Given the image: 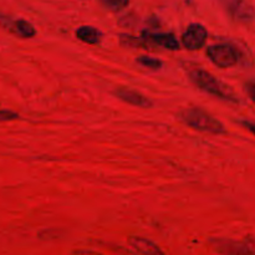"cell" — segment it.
Returning <instances> with one entry per match:
<instances>
[{"instance_id":"6da1fadb","label":"cell","mask_w":255,"mask_h":255,"mask_svg":"<svg viewBox=\"0 0 255 255\" xmlns=\"http://www.w3.org/2000/svg\"><path fill=\"white\" fill-rule=\"evenodd\" d=\"M189 79L198 89L212 95V96L218 97V99L231 102V104H241L238 94L229 85L217 79L214 75L206 71V70L196 67L189 72Z\"/></svg>"},{"instance_id":"7a4b0ae2","label":"cell","mask_w":255,"mask_h":255,"mask_svg":"<svg viewBox=\"0 0 255 255\" xmlns=\"http://www.w3.org/2000/svg\"><path fill=\"white\" fill-rule=\"evenodd\" d=\"M179 120L191 128L199 132H207L212 134H226V126L218 119L209 115L199 107H189L182 110L178 114Z\"/></svg>"},{"instance_id":"3957f363","label":"cell","mask_w":255,"mask_h":255,"mask_svg":"<svg viewBox=\"0 0 255 255\" xmlns=\"http://www.w3.org/2000/svg\"><path fill=\"white\" fill-rule=\"evenodd\" d=\"M209 247L218 255H255L253 234H248L241 241L231 238H211Z\"/></svg>"},{"instance_id":"277c9868","label":"cell","mask_w":255,"mask_h":255,"mask_svg":"<svg viewBox=\"0 0 255 255\" xmlns=\"http://www.w3.org/2000/svg\"><path fill=\"white\" fill-rule=\"evenodd\" d=\"M207 56L216 66L221 69H229L238 64L241 59L239 50L229 44L211 45L207 49Z\"/></svg>"},{"instance_id":"5b68a950","label":"cell","mask_w":255,"mask_h":255,"mask_svg":"<svg viewBox=\"0 0 255 255\" xmlns=\"http://www.w3.org/2000/svg\"><path fill=\"white\" fill-rule=\"evenodd\" d=\"M141 37L144 40L148 50L154 46L163 47V49L171 50V51L179 50L178 40L172 32H154L149 31V30H143L141 32Z\"/></svg>"},{"instance_id":"8992f818","label":"cell","mask_w":255,"mask_h":255,"mask_svg":"<svg viewBox=\"0 0 255 255\" xmlns=\"http://www.w3.org/2000/svg\"><path fill=\"white\" fill-rule=\"evenodd\" d=\"M207 37H208V31L206 27L202 24L194 22L189 25L182 35V44L189 51H196L204 46Z\"/></svg>"},{"instance_id":"52a82bcc","label":"cell","mask_w":255,"mask_h":255,"mask_svg":"<svg viewBox=\"0 0 255 255\" xmlns=\"http://www.w3.org/2000/svg\"><path fill=\"white\" fill-rule=\"evenodd\" d=\"M0 25H1L5 30L11 32L12 35H16V36L19 37H24V39H31V37H34L35 35H36V29H35L34 25H32L31 22L27 21V20H12L10 19L9 16L0 15Z\"/></svg>"},{"instance_id":"ba28073f","label":"cell","mask_w":255,"mask_h":255,"mask_svg":"<svg viewBox=\"0 0 255 255\" xmlns=\"http://www.w3.org/2000/svg\"><path fill=\"white\" fill-rule=\"evenodd\" d=\"M221 1L223 2L227 11L234 20L244 22V24H249L253 21V7L246 0H221Z\"/></svg>"},{"instance_id":"9c48e42d","label":"cell","mask_w":255,"mask_h":255,"mask_svg":"<svg viewBox=\"0 0 255 255\" xmlns=\"http://www.w3.org/2000/svg\"><path fill=\"white\" fill-rule=\"evenodd\" d=\"M114 95L121 101L126 104L132 105V106L142 107V109H151L153 106V101L149 100L144 95L139 94L136 90L128 89V87H119L114 91Z\"/></svg>"},{"instance_id":"30bf717a","label":"cell","mask_w":255,"mask_h":255,"mask_svg":"<svg viewBox=\"0 0 255 255\" xmlns=\"http://www.w3.org/2000/svg\"><path fill=\"white\" fill-rule=\"evenodd\" d=\"M129 247L139 255H167L161 247L152 242L151 239L138 236H129L127 238Z\"/></svg>"},{"instance_id":"8fae6325","label":"cell","mask_w":255,"mask_h":255,"mask_svg":"<svg viewBox=\"0 0 255 255\" xmlns=\"http://www.w3.org/2000/svg\"><path fill=\"white\" fill-rule=\"evenodd\" d=\"M77 39L82 42H86L90 45H96L101 41L102 32L97 27L90 26V25H82L75 32Z\"/></svg>"},{"instance_id":"7c38bea8","label":"cell","mask_w":255,"mask_h":255,"mask_svg":"<svg viewBox=\"0 0 255 255\" xmlns=\"http://www.w3.org/2000/svg\"><path fill=\"white\" fill-rule=\"evenodd\" d=\"M120 42L127 47H137V49H147V45L141 36L136 37L132 35L121 34L120 35Z\"/></svg>"},{"instance_id":"4fadbf2b","label":"cell","mask_w":255,"mask_h":255,"mask_svg":"<svg viewBox=\"0 0 255 255\" xmlns=\"http://www.w3.org/2000/svg\"><path fill=\"white\" fill-rule=\"evenodd\" d=\"M100 1L106 9L116 12L125 10L129 4V0H100Z\"/></svg>"},{"instance_id":"5bb4252c","label":"cell","mask_w":255,"mask_h":255,"mask_svg":"<svg viewBox=\"0 0 255 255\" xmlns=\"http://www.w3.org/2000/svg\"><path fill=\"white\" fill-rule=\"evenodd\" d=\"M137 62L139 65L144 67H148L151 70H159L162 66H163V62L161 60L156 59V57H151V56H139L137 57Z\"/></svg>"},{"instance_id":"9a60e30c","label":"cell","mask_w":255,"mask_h":255,"mask_svg":"<svg viewBox=\"0 0 255 255\" xmlns=\"http://www.w3.org/2000/svg\"><path fill=\"white\" fill-rule=\"evenodd\" d=\"M62 234H64V232H62L61 229L49 228L39 232L37 237H39V239H41V241H55V239L61 238Z\"/></svg>"},{"instance_id":"2e32d148","label":"cell","mask_w":255,"mask_h":255,"mask_svg":"<svg viewBox=\"0 0 255 255\" xmlns=\"http://www.w3.org/2000/svg\"><path fill=\"white\" fill-rule=\"evenodd\" d=\"M19 114L12 110L2 109L0 110V122H9V121H15V120L19 119Z\"/></svg>"},{"instance_id":"e0dca14e","label":"cell","mask_w":255,"mask_h":255,"mask_svg":"<svg viewBox=\"0 0 255 255\" xmlns=\"http://www.w3.org/2000/svg\"><path fill=\"white\" fill-rule=\"evenodd\" d=\"M71 255H104L99 253L96 251H91V249H74L71 252Z\"/></svg>"},{"instance_id":"ac0fdd59","label":"cell","mask_w":255,"mask_h":255,"mask_svg":"<svg viewBox=\"0 0 255 255\" xmlns=\"http://www.w3.org/2000/svg\"><path fill=\"white\" fill-rule=\"evenodd\" d=\"M254 81L253 80H251L249 82H247L246 84V90L248 91V95H249V99L252 100V101H254Z\"/></svg>"},{"instance_id":"d6986e66","label":"cell","mask_w":255,"mask_h":255,"mask_svg":"<svg viewBox=\"0 0 255 255\" xmlns=\"http://www.w3.org/2000/svg\"><path fill=\"white\" fill-rule=\"evenodd\" d=\"M241 124H242V126H244V128H247L248 129L249 132H251V133H254V124L253 122H249V121H241Z\"/></svg>"}]
</instances>
